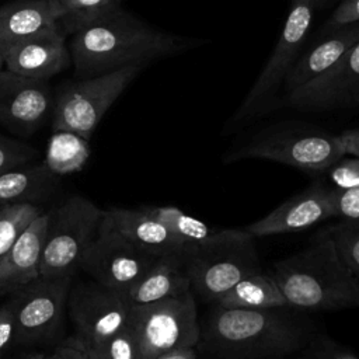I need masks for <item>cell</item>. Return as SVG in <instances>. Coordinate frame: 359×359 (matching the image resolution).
<instances>
[{
  "instance_id": "7",
  "label": "cell",
  "mask_w": 359,
  "mask_h": 359,
  "mask_svg": "<svg viewBox=\"0 0 359 359\" xmlns=\"http://www.w3.org/2000/svg\"><path fill=\"white\" fill-rule=\"evenodd\" d=\"M345 156L338 135H330L304 125H276L252 136L229 156L240 158H265L304 171H325Z\"/></svg>"
},
{
  "instance_id": "21",
  "label": "cell",
  "mask_w": 359,
  "mask_h": 359,
  "mask_svg": "<svg viewBox=\"0 0 359 359\" xmlns=\"http://www.w3.org/2000/svg\"><path fill=\"white\" fill-rule=\"evenodd\" d=\"M189 290L191 280L180 252L157 258L126 296L132 304H143L181 296Z\"/></svg>"
},
{
  "instance_id": "32",
  "label": "cell",
  "mask_w": 359,
  "mask_h": 359,
  "mask_svg": "<svg viewBox=\"0 0 359 359\" xmlns=\"http://www.w3.org/2000/svg\"><path fill=\"white\" fill-rule=\"evenodd\" d=\"M334 209L335 217H341L342 222L359 223V187L334 189Z\"/></svg>"
},
{
  "instance_id": "22",
  "label": "cell",
  "mask_w": 359,
  "mask_h": 359,
  "mask_svg": "<svg viewBox=\"0 0 359 359\" xmlns=\"http://www.w3.org/2000/svg\"><path fill=\"white\" fill-rule=\"evenodd\" d=\"M59 184L45 163H29L0 174V205L32 203L49 198Z\"/></svg>"
},
{
  "instance_id": "19",
  "label": "cell",
  "mask_w": 359,
  "mask_h": 359,
  "mask_svg": "<svg viewBox=\"0 0 359 359\" xmlns=\"http://www.w3.org/2000/svg\"><path fill=\"white\" fill-rule=\"evenodd\" d=\"M359 41V25H345L317 43L310 52L294 62L283 80L285 95L306 86L325 73L339 57Z\"/></svg>"
},
{
  "instance_id": "36",
  "label": "cell",
  "mask_w": 359,
  "mask_h": 359,
  "mask_svg": "<svg viewBox=\"0 0 359 359\" xmlns=\"http://www.w3.org/2000/svg\"><path fill=\"white\" fill-rule=\"evenodd\" d=\"M339 142L345 154L358 156L359 157V128L358 129H348L338 135Z\"/></svg>"
},
{
  "instance_id": "17",
  "label": "cell",
  "mask_w": 359,
  "mask_h": 359,
  "mask_svg": "<svg viewBox=\"0 0 359 359\" xmlns=\"http://www.w3.org/2000/svg\"><path fill=\"white\" fill-rule=\"evenodd\" d=\"M49 213L38 215L15 238L0 261V296L14 294L39 278Z\"/></svg>"
},
{
  "instance_id": "3",
  "label": "cell",
  "mask_w": 359,
  "mask_h": 359,
  "mask_svg": "<svg viewBox=\"0 0 359 359\" xmlns=\"http://www.w3.org/2000/svg\"><path fill=\"white\" fill-rule=\"evenodd\" d=\"M280 309H240L216 304L201 328L205 346L231 359H266L302 346L297 324Z\"/></svg>"
},
{
  "instance_id": "39",
  "label": "cell",
  "mask_w": 359,
  "mask_h": 359,
  "mask_svg": "<svg viewBox=\"0 0 359 359\" xmlns=\"http://www.w3.org/2000/svg\"><path fill=\"white\" fill-rule=\"evenodd\" d=\"M27 359H45V356L41 355V353H36V355H31V356L27 358Z\"/></svg>"
},
{
  "instance_id": "29",
  "label": "cell",
  "mask_w": 359,
  "mask_h": 359,
  "mask_svg": "<svg viewBox=\"0 0 359 359\" xmlns=\"http://www.w3.org/2000/svg\"><path fill=\"white\" fill-rule=\"evenodd\" d=\"M86 355L88 359H137L135 339L128 325L111 338L88 349Z\"/></svg>"
},
{
  "instance_id": "34",
  "label": "cell",
  "mask_w": 359,
  "mask_h": 359,
  "mask_svg": "<svg viewBox=\"0 0 359 359\" xmlns=\"http://www.w3.org/2000/svg\"><path fill=\"white\" fill-rule=\"evenodd\" d=\"M15 314L13 299L0 307V353L14 341Z\"/></svg>"
},
{
  "instance_id": "28",
  "label": "cell",
  "mask_w": 359,
  "mask_h": 359,
  "mask_svg": "<svg viewBox=\"0 0 359 359\" xmlns=\"http://www.w3.org/2000/svg\"><path fill=\"white\" fill-rule=\"evenodd\" d=\"M327 233L335 241L341 257L359 283V223L339 222Z\"/></svg>"
},
{
  "instance_id": "30",
  "label": "cell",
  "mask_w": 359,
  "mask_h": 359,
  "mask_svg": "<svg viewBox=\"0 0 359 359\" xmlns=\"http://www.w3.org/2000/svg\"><path fill=\"white\" fill-rule=\"evenodd\" d=\"M38 150L32 146L0 135V174L36 160Z\"/></svg>"
},
{
  "instance_id": "1",
  "label": "cell",
  "mask_w": 359,
  "mask_h": 359,
  "mask_svg": "<svg viewBox=\"0 0 359 359\" xmlns=\"http://www.w3.org/2000/svg\"><path fill=\"white\" fill-rule=\"evenodd\" d=\"M194 43L149 25L119 6L73 32L67 45L74 79H86L130 65L144 66Z\"/></svg>"
},
{
  "instance_id": "5",
  "label": "cell",
  "mask_w": 359,
  "mask_h": 359,
  "mask_svg": "<svg viewBox=\"0 0 359 359\" xmlns=\"http://www.w3.org/2000/svg\"><path fill=\"white\" fill-rule=\"evenodd\" d=\"M126 325L133 335L137 359H154L174 349L196 348L201 342L192 290L151 303H130Z\"/></svg>"
},
{
  "instance_id": "15",
  "label": "cell",
  "mask_w": 359,
  "mask_h": 359,
  "mask_svg": "<svg viewBox=\"0 0 359 359\" xmlns=\"http://www.w3.org/2000/svg\"><path fill=\"white\" fill-rule=\"evenodd\" d=\"M335 217L334 189L316 182L244 230L255 237L296 233Z\"/></svg>"
},
{
  "instance_id": "16",
  "label": "cell",
  "mask_w": 359,
  "mask_h": 359,
  "mask_svg": "<svg viewBox=\"0 0 359 359\" xmlns=\"http://www.w3.org/2000/svg\"><path fill=\"white\" fill-rule=\"evenodd\" d=\"M66 38L67 35L59 27L49 28L4 49L0 56L4 67L15 74L49 80L65 72L72 63Z\"/></svg>"
},
{
  "instance_id": "40",
  "label": "cell",
  "mask_w": 359,
  "mask_h": 359,
  "mask_svg": "<svg viewBox=\"0 0 359 359\" xmlns=\"http://www.w3.org/2000/svg\"><path fill=\"white\" fill-rule=\"evenodd\" d=\"M4 69V62H3V57L0 56V72Z\"/></svg>"
},
{
  "instance_id": "2",
  "label": "cell",
  "mask_w": 359,
  "mask_h": 359,
  "mask_svg": "<svg viewBox=\"0 0 359 359\" xmlns=\"http://www.w3.org/2000/svg\"><path fill=\"white\" fill-rule=\"evenodd\" d=\"M272 278L287 307L310 311L359 307V283L327 231L276 262Z\"/></svg>"
},
{
  "instance_id": "23",
  "label": "cell",
  "mask_w": 359,
  "mask_h": 359,
  "mask_svg": "<svg viewBox=\"0 0 359 359\" xmlns=\"http://www.w3.org/2000/svg\"><path fill=\"white\" fill-rule=\"evenodd\" d=\"M215 304L240 309H283L287 303L272 275L252 272L238 280Z\"/></svg>"
},
{
  "instance_id": "8",
  "label": "cell",
  "mask_w": 359,
  "mask_h": 359,
  "mask_svg": "<svg viewBox=\"0 0 359 359\" xmlns=\"http://www.w3.org/2000/svg\"><path fill=\"white\" fill-rule=\"evenodd\" d=\"M49 215L39 276L72 278L83 254L98 234L104 210L90 199L74 195Z\"/></svg>"
},
{
  "instance_id": "18",
  "label": "cell",
  "mask_w": 359,
  "mask_h": 359,
  "mask_svg": "<svg viewBox=\"0 0 359 359\" xmlns=\"http://www.w3.org/2000/svg\"><path fill=\"white\" fill-rule=\"evenodd\" d=\"M104 217L130 243L153 257L180 254L184 250L181 241L142 208H112L104 210Z\"/></svg>"
},
{
  "instance_id": "10",
  "label": "cell",
  "mask_w": 359,
  "mask_h": 359,
  "mask_svg": "<svg viewBox=\"0 0 359 359\" xmlns=\"http://www.w3.org/2000/svg\"><path fill=\"white\" fill-rule=\"evenodd\" d=\"M156 259L157 257L137 248L102 216L98 234L83 254L79 268L107 289L126 296Z\"/></svg>"
},
{
  "instance_id": "14",
  "label": "cell",
  "mask_w": 359,
  "mask_h": 359,
  "mask_svg": "<svg viewBox=\"0 0 359 359\" xmlns=\"http://www.w3.org/2000/svg\"><path fill=\"white\" fill-rule=\"evenodd\" d=\"M300 109H330L359 101V41L325 73L283 97Z\"/></svg>"
},
{
  "instance_id": "35",
  "label": "cell",
  "mask_w": 359,
  "mask_h": 359,
  "mask_svg": "<svg viewBox=\"0 0 359 359\" xmlns=\"http://www.w3.org/2000/svg\"><path fill=\"white\" fill-rule=\"evenodd\" d=\"M317 359H359L353 353L345 351L332 341H318L316 349Z\"/></svg>"
},
{
  "instance_id": "38",
  "label": "cell",
  "mask_w": 359,
  "mask_h": 359,
  "mask_svg": "<svg viewBox=\"0 0 359 359\" xmlns=\"http://www.w3.org/2000/svg\"><path fill=\"white\" fill-rule=\"evenodd\" d=\"M154 359H198L196 348H181L165 352Z\"/></svg>"
},
{
  "instance_id": "27",
  "label": "cell",
  "mask_w": 359,
  "mask_h": 359,
  "mask_svg": "<svg viewBox=\"0 0 359 359\" xmlns=\"http://www.w3.org/2000/svg\"><path fill=\"white\" fill-rule=\"evenodd\" d=\"M42 213L39 205L7 203L0 205V261L10 250L20 233Z\"/></svg>"
},
{
  "instance_id": "20",
  "label": "cell",
  "mask_w": 359,
  "mask_h": 359,
  "mask_svg": "<svg viewBox=\"0 0 359 359\" xmlns=\"http://www.w3.org/2000/svg\"><path fill=\"white\" fill-rule=\"evenodd\" d=\"M57 27L52 0H13L0 6V53L41 31Z\"/></svg>"
},
{
  "instance_id": "6",
  "label": "cell",
  "mask_w": 359,
  "mask_h": 359,
  "mask_svg": "<svg viewBox=\"0 0 359 359\" xmlns=\"http://www.w3.org/2000/svg\"><path fill=\"white\" fill-rule=\"evenodd\" d=\"M143 66L130 65L115 72L62 84L53 97L52 129L73 132L87 140L105 112L132 83Z\"/></svg>"
},
{
  "instance_id": "4",
  "label": "cell",
  "mask_w": 359,
  "mask_h": 359,
  "mask_svg": "<svg viewBox=\"0 0 359 359\" xmlns=\"http://www.w3.org/2000/svg\"><path fill=\"white\" fill-rule=\"evenodd\" d=\"M191 290L216 303L244 276L261 271L254 237L245 230H216L209 238L181 251Z\"/></svg>"
},
{
  "instance_id": "11",
  "label": "cell",
  "mask_w": 359,
  "mask_h": 359,
  "mask_svg": "<svg viewBox=\"0 0 359 359\" xmlns=\"http://www.w3.org/2000/svg\"><path fill=\"white\" fill-rule=\"evenodd\" d=\"M129 307L126 296L95 280L70 287L67 309L74 335L69 342L87 352L126 327Z\"/></svg>"
},
{
  "instance_id": "31",
  "label": "cell",
  "mask_w": 359,
  "mask_h": 359,
  "mask_svg": "<svg viewBox=\"0 0 359 359\" xmlns=\"http://www.w3.org/2000/svg\"><path fill=\"white\" fill-rule=\"evenodd\" d=\"M327 175L334 189H348L359 187V157H341L327 170Z\"/></svg>"
},
{
  "instance_id": "26",
  "label": "cell",
  "mask_w": 359,
  "mask_h": 359,
  "mask_svg": "<svg viewBox=\"0 0 359 359\" xmlns=\"http://www.w3.org/2000/svg\"><path fill=\"white\" fill-rule=\"evenodd\" d=\"M57 14V27L70 36L97 17L121 6V0H52Z\"/></svg>"
},
{
  "instance_id": "33",
  "label": "cell",
  "mask_w": 359,
  "mask_h": 359,
  "mask_svg": "<svg viewBox=\"0 0 359 359\" xmlns=\"http://www.w3.org/2000/svg\"><path fill=\"white\" fill-rule=\"evenodd\" d=\"M355 22H359V0H341L328 20V25L332 28H342Z\"/></svg>"
},
{
  "instance_id": "12",
  "label": "cell",
  "mask_w": 359,
  "mask_h": 359,
  "mask_svg": "<svg viewBox=\"0 0 359 359\" xmlns=\"http://www.w3.org/2000/svg\"><path fill=\"white\" fill-rule=\"evenodd\" d=\"M70 278H36L14 293V342L34 344L56 335L67 306Z\"/></svg>"
},
{
  "instance_id": "9",
  "label": "cell",
  "mask_w": 359,
  "mask_h": 359,
  "mask_svg": "<svg viewBox=\"0 0 359 359\" xmlns=\"http://www.w3.org/2000/svg\"><path fill=\"white\" fill-rule=\"evenodd\" d=\"M316 3L317 0H292L279 39L255 83L233 115L231 123L238 125L255 119L273 108L283 80L297 60V53L311 25Z\"/></svg>"
},
{
  "instance_id": "13",
  "label": "cell",
  "mask_w": 359,
  "mask_h": 359,
  "mask_svg": "<svg viewBox=\"0 0 359 359\" xmlns=\"http://www.w3.org/2000/svg\"><path fill=\"white\" fill-rule=\"evenodd\" d=\"M48 80L28 79L6 67L0 72V126L18 136L36 132L52 112Z\"/></svg>"
},
{
  "instance_id": "24",
  "label": "cell",
  "mask_w": 359,
  "mask_h": 359,
  "mask_svg": "<svg viewBox=\"0 0 359 359\" xmlns=\"http://www.w3.org/2000/svg\"><path fill=\"white\" fill-rule=\"evenodd\" d=\"M90 154L91 150L87 139L73 132L55 130L49 139L43 163L53 174L62 177L81 171Z\"/></svg>"
},
{
  "instance_id": "25",
  "label": "cell",
  "mask_w": 359,
  "mask_h": 359,
  "mask_svg": "<svg viewBox=\"0 0 359 359\" xmlns=\"http://www.w3.org/2000/svg\"><path fill=\"white\" fill-rule=\"evenodd\" d=\"M150 216L163 223L184 247L209 238L216 229L209 227L199 219L189 216L175 206H142Z\"/></svg>"
},
{
  "instance_id": "37",
  "label": "cell",
  "mask_w": 359,
  "mask_h": 359,
  "mask_svg": "<svg viewBox=\"0 0 359 359\" xmlns=\"http://www.w3.org/2000/svg\"><path fill=\"white\" fill-rule=\"evenodd\" d=\"M45 359H88L86 352L77 348L76 345L67 342L66 345L59 346L52 356L45 358Z\"/></svg>"
}]
</instances>
